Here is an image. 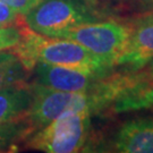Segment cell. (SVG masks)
<instances>
[{"instance_id": "obj_2", "label": "cell", "mask_w": 153, "mask_h": 153, "mask_svg": "<svg viewBox=\"0 0 153 153\" xmlns=\"http://www.w3.org/2000/svg\"><path fill=\"white\" fill-rule=\"evenodd\" d=\"M92 116L88 112H66L35 131L25 146L47 153L85 152L92 136Z\"/></svg>"}, {"instance_id": "obj_18", "label": "cell", "mask_w": 153, "mask_h": 153, "mask_svg": "<svg viewBox=\"0 0 153 153\" xmlns=\"http://www.w3.org/2000/svg\"><path fill=\"white\" fill-rule=\"evenodd\" d=\"M14 56V52L10 51V50H5V51H0V62L4 60H7L9 59L10 57Z\"/></svg>"}, {"instance_id": "obj_1", "label": "cell", "mask_w": 153, "mask_h": 153, "mask_svg": "<svg viewBox=\"0 0 153 153\" xmlns=\"http://www.w3.org/2000/svg\"><path fill=\"white\" fill-rule=\"evenodd\" d=\"M32 73L36 62L91 71L102 76L112 74L115 67L68 39L52 38L34 32L23 23L22 36L10 50Z\"/></svg>"}, {"instance_id": "obj_9", "label": "cell", "mask_w": 153, "mask_h": 153, "mask_svg": "<svg viewBox=\"0 0 153 153\" xmlns=\"http://www.w3.org/2000/svg\"><path fill=\"white\" fill-rule=\"evenodd\" d=\"M32 133V127L25 117L0 124V152L15 149L17 143L25 141Z\"/></svg>"}, {"instance_id": "obj_17", "label": "cell", "mask_w": 153, "mask_h": 153, "mask_svg": "<svg viewBox=\"0 0 153 153\" xmlns=\"http://www.w3.org/2000/svg\"><path fill=\"white\" fill-rule=\"evenodd\" d=\"M135 2L144 9V11H148L153 9V0H135Z\"/></svg>"}, {"instance_id": "obj_14", "label": "cell", "mask_w": 153, "mask_h": 153, "mask_svg": "<svg viewBox=\"0 0 153 153\" xmlns=\"http://www.w3.org/2000/svg\"><path fill=\"white\" fill-rule=\"evenodd\" d=\"M23 21V15L13 9L11 7L0 2V25L16 24Z\"/></svg>"}, {"instance_id": "obj_3", "label": "cell", "mask_w": 153, "mask_h": 153, "mask_svg": "<svg viewBox=\"0 0 153 153\" xmlns=\"http://www.w3.org/2000/svg\"><path fill=\"white\" fill-rule=\"evenodd\" d=\"M100 19L101 15L88 0H41L23 16L30 30L52 38L68 28Z\"/></svg>"}, {"instance_id": "obj_5", "label": "cell", "mask_w": 153, "mask_h": 153, "mask_svg": "<svg viewBox=\"0 0 153 153\" xmlns=\"http://www.w3.org/2000/svg\"><path fill=\"white\" fill-rule=\"evenodd\" d=\"M32 73L35 76V83L58 91L74 93L91 91L97 88L102 78L107 77L91 71L44 62H36Z\"/></svg>"}, {"instance_id": "obj_6", "label": "cell", "mask_w": 153, "mask_h": 153, "mask_svg": "<svg viewBox=\"0 0 153 153\" xmlns=\"http://www.w3.org/2000/svg\"><path fill=\"white\" fill-rule=\"evenodd\" d=\"M152 59L153 23L133 24L125 48L116 58L115 68L124 73H135L144 68Z\"/></svg>"}, {"instance_id": "obj_8", "label": "cell", "mask_w": 153, "mask_h": 153, "mask_svg": "<svg viewBox=\"0 0 153 153\" xmlns=\"http://www.w3.org/2000/svg\"><path fill=\"white\" fill-rule=\"evenodd\" d=\"M32 102V91L26 83L0 91V124L25 117Z\"/></svg>"}, {"instance_id": "obj_15", "label": "cell", "mask_w": 153, "mask_h": 153, "mask_svg": "<svg viewBox=\"0 0 153 153\" xmlns=\"http://www.w3.org/2000/svg\"><path fill=\"white\" fill-rule=\"evenodd\" d=\"M40 1L41 0H0L1 4L11 7L23 16L31 10L33 7L38 5Z\"/></svg>"}, {"instance_id": "obj_4", "label": "cell", "mask_w": 153, "mask_h": 153, "mask_svg": "<svg viewBox=\"0 0 153 153\" xmlns=\"http://www.w3.org/2000/svg\"><path fill=\"white\" fill-rule=\"evenodd\" d=\"M133 30V24L117 21L86 23L59 33L56 38L75 41L91 53L115 67L116 58L125 48Z\"/></svg>"}, {"instance_id": "obj_12", "label": "cell", "mask_w": 153, "mask_h": 153, "mask_svg": "<svg viewBox=\"0 0 153 153\" xmlns=\"http://www.w3.org/2000/svg\"><path fill=\"white\" fill-rule=\"evenodd\" d=\"M23 21L16 24L0 25V51L11 50L16 47L22 36Z\"/></svg>"}, {"instance_id": "obj_11", "label": "cell", "mask_w": 153, "mask_h": 153, "mask_svg": "<svg viewBox=\"0 0 153 153\" xmlns=\"http://www.w3.org/2000/svg\"><path fill=\"white\" fill-rule=\"evenodd\" d=\"M31 71L15 53L9 59L0 62V91L17 84L26 83Z\"/></svg>"}, {"instance_id": "obj_16", "label": "cell", "mask_w": 153, "mask_h": 153, "mask_svg": "<svg viewBox=\"0 0 153 153\" xmlns=\"http://www.w3.org/2000/svg\"><path fill=\"white\" fill-rule=\"evenodd\" d=\"M133 24H137V23H153V9L148 11H144V14H141L140 16L133 19Z\"/></svg>"}, {"instance_id": "obj_13", "label": "cell", "mask_w": 153, "mask_h": 153, "mask_svg": "<svg viewBox=\"0 0 153 153\" xmlns=\"http://www.w3.org/2000/svg\"><path fill=\"white\" fill-rule=\"evenodd\" d=\"M133 75L137 85L136 91L153 88V59L141 71L133 73ZM136 91H133V92H136Z\"/></svg>"}, {"instance_id": "obj_7", "label": "cell", "mask_w": 153, "mask_h": 153, "mask_svg": "<svg viewBox=\"0 0 153 153\" xmlns=\"http://www.w3.org/2000/svg\"><path fill=\"white\" fill-rule=\"evenodd\" d=\"M112 146L120 153H153V117L126 121L117 131Z\"/></svg>"}, {"instance_id": "obj_10", "label": "cell", "mask_w": 153, "mask_h": 153, "mask_svg": "<svg viewBox=\"0 0 153 153\" xmlns=\"http://www.w3.org/2000/svg\"><path fill=\"white\" fill-rule=\"evenodd\" d=\"M153 107V88L140 90L136 92H128L117 99L110 107L115 114L148 109Z\"/></svg>"}]
</instances>
